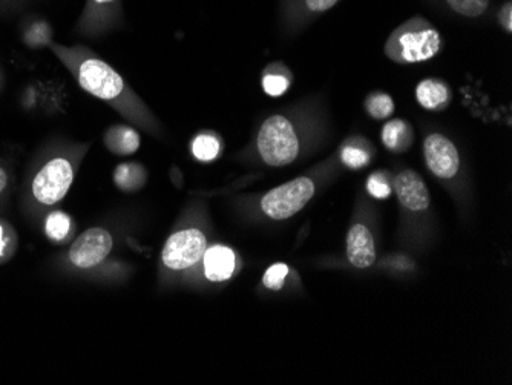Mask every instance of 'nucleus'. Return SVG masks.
Here are the masks:
<instances>
[{"mask_svg": "<svg viewBox=\"0 0 512 385\" xmlns=\"http://www.w3.org/2000/svg\"><path fill=\"white\" fill-rule=\"evenodd\" d=\"M50 47L60 62L73 73L86 93L111 103L129 119H138L140 103L137 102V97L131 93L122 76L115 73L108 63L92 56L89 50L83 47L69 48L53 42L50 43Z\"/></svg>", "mask_w": 512, "mask_h": 385, "instance_id": "1", "label": "nucleus"}, {"mask_svg": "<svg viewBox=\"0 0 512 385\" xmlns=\"http://www.w3.org/2000/svg\"><path fill=\"white\" fill-rule=\"evenodd\" d=\"M442 48V36L424 17H413L388 37L385 53L396 63H421Z\"/></svg>", "mask_w": 512, "mask_h": 385, "instance_id": "2", "label": "nucleus"}, {"mask_svg": "<svg viewBox=\"0 0 512 385\" xmlns=\"http://www.w3.org/2000/svg\"><path fill=\"white\" fill-rule=\"evenodd\" d=\"M258 151L269 166L290 165L299 154V140L292 123L284 116H272L261 126Z\"/></svg>", "mask_w": 512, "mask_h": 385, "instance_id": "3", "label": "nucleus"}, {"mask_svg": "<svg viewBox=\"0 0 512 385\" xmlns=\"http://www.w3.org/2000/svg\"><path fill=\"white\" fill-rule=\"evenodd\" d=\"M73 163L65 157H54L34 175L31 192L34 200L43 206L57 205L73 185Z\"/></svg>", "mask_w": 512, "mask_h": 385, "instance_id": "4", "label": "nucleus"}, {"mask_svg": "<svg viewBox=\"0 0 512 385\" xmlns=\"http://www.w3.org/2000/svg\"><path fill=\"white\" fill-rule=\"evenodd\" d=\"M313 194L315 185L310 178H296L267 192L261 200V209L273 220H287L302 211V208L312 200Z\"/></svg>", "mask_w": 512, "mask_h": 385, "instance_id": "5", "label": "nucleus"}, {"mask_svg": "<svg viewBox=\"0 0 512 385\" xmlns=\"http://www.w3.org/2000/svg\"><path fill=\"white\" fill-rule=\"evenodd\" d=\"M206 237L198 229H186L171 235L163 249V263L172 270H184L203 260Z\"/></svg>", "mask_w": 512, "mask_h": 385, "instance_id": "6", "label": "nucleus"}, {"mask_svg": "<svg viewBox=\"0 0 512 385\" xmlns=\"http://www.w3.org/2000/svg\"><path fill=\"white\" fill-rule=\"evenodd\" d=\"M112 249V237L102 228L83 232L69 249V260L79 269H91L106 260Z\"/></svg>", "mask_w": 512, "mask_h": 385, "instance_id": "7", "label": "nucleus"}, {"mask_svg": "<svg viewBox=\"0 0 512 385\" xmlns=\"http://www.w3.org/2000/svg\"><path fill=\"white\" fill-rule=\"evenodd\" d=\"M424 154L428 169L436 177L453 178L459 171V152L444 135H428L424 143Z\"/></svg>", "mask_w": 512, "mask_h": 385, "instance_id": "8", "label": "nucleus"}, {"mask_svg": "<svg viewBox=\"0 0 512 385\" xmlns=\"http://www.w3.org/2000/svg\"><path fill=\"white\" fill-rule=\"evenodd\" d=\"M393 189L401 205L408 211L421 212L430 208V194L427 186L416 172L404 171L396 175L393 180Z\"/></svg>", "mask_w": 512, "mask_h": 385, "instance_id": "9", "label": "nucleus"}, {"mask_svg": "<svg viewBox=\"0 0 512 385\" xmlns=\"http://www.w3.org/2000/svg\"><path fill=\"white\" fill-rule=\"evenodd\" d=\"M347 257L359 269H367L376 260L375 240L365 226L355 224L347 237Z\"/></svg>", "mask_w": 512, "mask_h": 385, "instance_id": "10", "label": "nucleus"}, {"mask_svg": "<svg viewBox=\"0 0 512 385\" xmlns=\"http://www.w3.org/2000/svg\"><path fill=\"white\" fill-rule=\"evenodd\" d=\"M204 274L214 283L229 280L235 272V254L226 246H214L207 249L203 257Z\"/></svg>", "mask_w": 512, "mask_h": 385, "instance_id": "11", "label": "nucleus"}, {"mask_svg": "<svg viewBox=\"0 0 512 385\" xmlns=\"http://www.w3.org/2000/svg\"><path fill=\"white\" fill-rule=\"evenodd\" d=\"M416 99L428 111H442L450 103V91L444 82L427 79L417 85Z\"/></svg>", "mask_w": 512, "mask_h": 385, "instance_id": "12", "label": "nucleus"}, {"mask_svg": "<svg viewBox=\"0 0 512 385\" xmlns=\"http://www.w3.org/2000/svg\"><path fill=\"white\" fill-rule=\"evenodd\" d=\"M105 145L112 154L122 155V157L132 155L140 148V135L131 126H112L106 132Z\"/></svg>", "mask_w": 512, "mask_h": 385, "instance_id": "13", "label": "nucleus"}, {"mask_svg": "<svg viewBox=\"0 0 512 385\" xmlns=\"http://www.w3.org/2000/svg\"><path fill=\"white\" fill-rule=\"evenodd\" d=\"M146 171L137 163H123L114 171L115 185L125 192H134L142 188L146 183Z\"/></svg>", "mask_w": 512, "mask_h": 385, "instance_id": "14", "label": "nucleus"}, {"mask_svg": "<svg viewBox=\"0 0 512 385\" xmlns=\"http://www.w3.org/2000/svg\"><path fill=\"white\" fill-rule=\"evenodd\" d=\"M382 142L390 151H404L411 142V131L404 120L388 122L382 129Z\"/></svg>", "mask_w": 512, "mask_h": 385, "instance_id": "15", "label": "nucleus"}, {"mask_svg": "<svg viewBox=\"0 0 512 385\" xmlns=\"http://www.w3.org/2000/svg\"><path fill=\"white\" fill-rule=\"evenodd\" d=\"M73 231V221L65 212L56 211L48 215L45 223V232L48 238L53 241H63Z\"/></svg>", "mask_w": 512, "mask_h": 385, "instance_id": "16", "label": "nucleus"}, {"mask_svg": "<svg viewBox=\"0 0 512 385\" xmlns=\"http://www.w3.org/2000/svg\"><path fill=\"white\" fill-rule=\"evenodd\" d=\"M192 152L200 162H214L215 158L220 155L221 145L214 135L201 134L195 137L194 143H192Z\"/></svg>", "mask_w": 512, "mask_h": 385, "instance_id": "17", "label": "nucleus"}, {"mask_svg": "<svg viewBox=\"0 0 512 385\" xmlns=\"http://www.w3.org/2000/svg\"><path fill=\"white\" fill-rule=\"evenodd\" d=\"M365 108L373 119H387L393 114L394 102L388 94L375 93L368 97Z\"/></svg>", "mask_w": 512, "mask_h": 385, "instance_id": "18", "label": "nucleus"}, {"mask_svg": "<svg viewBox=\"0 0 512 385\" xmlns=\"http://www.w3.org/2000/svg\"><path fill=\"white\" fill-rule=\"evenodd\" d=\"M456 13L467 17H477L490 7V0H447Z\"/></svg>", "mask_w": 512, "mask_h": 385, "instance_id": "19", "label": "nucleus"}, {"mask_svg": "<svg viewBox=\"0 0 512 385\" xmlns=\"http://www.w3.org/2000/svg\"><path fill=\"white\" fill-rule=\"evenodd\" d=\"M25 42L30 45V47L37 48L43 47V45H50L51 43V30L45 22H34L33 25H30L27 33L23 36Z\"/></svg>", "mask_w": 512, "mask_h": 385, "instance_id": "20", "label": "nucleus"}, {"mask_svg": "<svg viewBox=\"0 0 512 385\" xmlns=\"http://www.w3.org/2000/svg\"><path fill=\"white\" fill-rule=\"evenodd\" d=\"M342 162L352 169H361L370 162V154L359 146H344L341 152Z\"/></svg>", "mask_w": 512, "mask_h": 385, "instance_id": "21", "label": "nucleus"}, {"mask_svg": "<svg viewBox=\"0 0 512 385\" xmlns=\"http://www.w3.org/2000/svg\"><path fill=\"white\" fill-rule=\"evenodd\" d=\"M289 85V77L283 76V74L267 73L263 79L264 91L272 97L283 96L289 89Z\"/></svg>", "mask_w": 512, "mask_h": 385, "instance_id": "22", "label": "nucleus"}, {"mask_svg": "<svg viewBox=\"0 0 512 385\" xmlns=\"http://www.w3.org/2000/svg\"><path fill=\"white\" fill-rule=\"evenodd\" d=\"M287 274H289V267H287L286 264H273L272 267L267 269L266 274H264V286L270 290L283 289L284 280H286Z\"/></svg>", "mask_w": 512, "mask_h": 385, "instance_id": "23", "label": "nucleus"}, {"mask_svg": "<svg viewBox=\"0 0 512 385\" xmlns=\"http://www.w3.org/2000/svg\"><path fill=\"white\" fill-rule=\"evenodd\" d=\"M16 249V237L10 224L0 221V263L7 261Z\"/></svg>", "mask_w": 512, "mask_h": 385, "instance_id": "24", "label": "nucleus"}, {"mask_svg": "<svg viewBox=\"0 0 512 385\" xmlns=\"http://www.w3.org/2000/svg\"><path fill=\"white\" fill-rule=\"evenodd\" d=\"M367 191L375 198L379 200H385V198L391 195V186L387 180H385L384 172H375L371 175L367 181Z\"/></svg>", "mask_w": 512, "mask_h": 385, "instance_id": "25", "label": "nucleus"}, {"mask_svg": "<svg viewBox=\"0 0 512 385\" xmlns=\"http://www.w3.org/2000/svg\"><path fill=\"white\" fill-rule=\"evenodd\" d=\"M307 8L313 13H322L338 4V0H306Z\"/></svg>", "mask_w": 512, "mask_h": 385, "instance_id": "26", "label": "nucleus"}, {"mask_svg": "<svg viewBox=\"0 0 512 385\" xmlns=\"http://www.w3.org/2000/svg\"><path fill=\"white\" fill-rule=\"evenodd\" d=\"M499 20L502 27L505 28L508 33L512 31V4L508 2V4L503 5L502 10L499 13Z\"/></svg>", "mask_w": 512, "mask_h": 385, "instance_id": "27", "label": "nucleus"}, {"mask_svg": "<svg viewBox=\"0 0 512 385\" xmlns=\"http://www.w3.org/2000/svg\"><path fill=\"white\" fill-rule=\"evenodd\" d=\"M8 186V175L5 169L0 166V194L7 189Z\"/></svg>", "mask_w": 512, "mask_h": 385, "instance_id": "28", "label": "nucleus"}, {"mask_svg": "<svg viewBox=\"0 0 512 385\" xmlns=\"http://www.w3.org/2000/svg\"><path fill=\"white\" fill-rule=\"evenodd\" d=\"M92 2L96 5H109L115 2V0H92Z\"/></svg>", "mask_w": 512, "mask_h": 385, "instance_id": "29", "label": "nucleus"}, {"mask_svg": "<svg viewBox=\"0 0 512 385\" xmlns=\"http://www.w3.org/2000/svg\"><path fill=\"white\" fill-rule=\"evenodd\" d=\"M4 2H11V0H0V4H4Z\"/></svg>", "mask_w": 512, "mask_h": 385, "instance_id": "30", "label": "nucleus"}]
</instances>
